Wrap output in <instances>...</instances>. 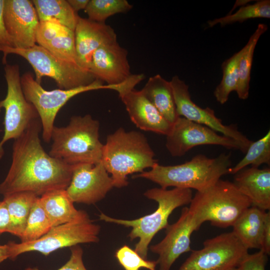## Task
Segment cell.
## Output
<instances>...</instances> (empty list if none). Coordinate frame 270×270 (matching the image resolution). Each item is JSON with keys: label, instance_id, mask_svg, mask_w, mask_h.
Returning <instances> with one entry per match:
<instances>
[{"label": "cell", "instance_id": "1", "mask_svg": "<svg viewBox=\"0 0 270 270\" xmlns=\"http://www.w3.org/2000/svg\"><path fill=\"white\" fill-rule=\"evenodd\" d=\"M40 118L32 121L22 134L14 140L12 163L0 184V194L30 192L40 197L54 190L68 186L75 165L50 156L41 144Z\"/></svg>", "mask_w": 270, "mask_h": 270}, {"label": "cell", "instance_id": "2", "mask_svg": "<svg viewBox=\"0 0 270 270\" xmlns=\"http://www.w3.org/2000/svg\"><path fill=\"white\" fill-rule=\"evenodd\" d=\"M154 156L142 133L120 128L107 136L101 162L111 174L114 187L122 188L128 185L129 174L141 173L157 164Z\"/></svg>", "mask_w": 270, "mask_h": 270}, {"label": "cell", "instance_id": "3", "mask_svg": "<svg viewBox=\"0 0 270 270\" xmlns=\"http://www.w3.org/2000/svg\"><path fill=\"white\" fill-rule=\"evenodd\" d=\"M231 166L230 154L224 152L214 158L198 154L190 161L178 165L162 166L157 163L150 170L133 178L148 180L164 189L172 186L200 192L214 185L222 176L229 174Z\"/></svg>", "mask_w": 270, "mask_h": 270}, {"label": "cell", "instance_id": "4", "mask_svg": "<svg viewBox=\"0 0 270 270\" xmlns=\"http://www.w3.org/2000/svg\"><path fill=\"white\" fill-rule=\"evenodd\" d=\"M144 195L158 204L156 210L150 214L131 220L114 218L102 212L98 217L100 220L131 228L128 236L130 240L139 238L134 250L148 260V246L153 238L168 226V219L172 212L180 206L190 204L193 196L190 189L176 188L171 190L152 188L146 190Z\"/></svg>", "mask_w": 270, "mask_h": 270}, {"label": "cell", "instance_id": "5", "mask_svg": "<svg viewBox=\"0 0 270 270\" xmlns=\"http://www.w3.org/2000/svg\"><path fill=\"white\" fill-rule=\"evenodd\" d=\"M99 131L100 122L91 115L73 116L66 126H54L48 154L72 165L98 164L104 146Z\"/></svg>", "mask_w": 270, "mask_h": 270}, {"label": "cell", "instance_id": "6", "mask_svg": "<svg viewBox=\"0 0 270 270\" xmlns=\"http://www.w3.org/2000/svg\"><path fill=\"white\" fill-rule=\"evenodd\" d=\"M252 204L233 182L220 179L208 188L196 192L188 208L198 230L205 222L220 228L232 226Z\"/></svg>", "mask_w": 270, "mask_h": 270}, {"label": "cell", "instance_id": "7", "mask_svg": "<svg viewBox=\"0 0 270 270\" xmlns=\"http://www.w3.org/2000/svg\"><path fill=\"white\" fill-rule=\"evenodd\" d=\"M3 53L2 63L7 64L9 54L20 56L33 68L35 80L40 84L42 78L49 77L56 82L59 88L69 90L87 86L96 79L91 73L79 66L61 60L38 45L28 48H19L0 45Z\"/></svg>", "mask_w": 270, "mask_h": 270}, {"label": "cell", "instance_id": "8", "mask_svg": "<svg viewBox=\"0 0 270 270\" xmlns=\"http://www.w3.org/2000/svg\"><path fill=\"white\" fill-rule=\"evenodd\" d=\"M20 84L26 100L36 109L42 124L44 140H51L52 130L57 114L60 109L72 98L86 92L98 90H113L114 86L104 84L95 80L91 84L69 90L60 88L48 90L38 83L30 72L20 76Z\"/></svg>", "mask_w": 270, "mask_h": 270}, {"label": "cell", "instance_id": "9", "mask_svg": "<svg viewBox=\"0 0 270 270\" xmlns=\"http://www.w3.org/2000/svg\"><path fill=\"white\" fill-rule=\"evenodd\" d=\"M100 226L90 219L68 222L52 227L41 238L26 242H10L9 259L14 260L20 254L36 252L44 256L67 247L80 244L96 243L100 240Z\"/></svg>", "mask_w": 270, "mask_h": 270}, {"label": "cell", "instance_id": "10", "mask_svg": "<svg viewBox=\"0 0 270 270\" xmlns=\"http://www.w3.org/2000/svg\"><path fill=\"white\" fill-rule=\"evenodd\" d=\"M4 71L7 92L5 98L0 100V110L3 108L5 112L4 134L0 142V160L4 154V144L20 137L32 121L40 118L34 106L24 96L19 66L6 64Z\"/></svg>", "mask_w": 270, "mask_h": 270}, {"label": "cell", "instance_id": "11", "mask_svg": "<svg viewBox=\"0 0 270 270\" xmlns=\"http://www.w3.org/2000/svg\"><path fill=\"white\" fill-rule=\"evenodd\" d=\"M231 232L206 240L203 247L192 250L178 270H232L248 254Z\"/></svg>", "mask_w": 270, "mask_h": 270}, {"label": "cell", "instance_id": "12", "mask_svg": "<svg viewBox=\"0 0 270 270\" xmlns=\"http://www.w3.org/2000/svg\"><path fill=\"white\" fill-rule=\"evenodd\" d=\"M166 136V148L174 157L182 156L192 148L201 145H218L242 152L241 145L236 140L182 116L172 124Z\"/></svg>", "mask_w": 270, "mask_h": 270}, {"label": "cell", "instance_id": "13", "mask_svg": "<svg viewBox=\"0 0 270 270\" xmlns=\"http://www.w3.org/2000/svg\"><path fill=\"white\" fill-rule=\"evenodd\" d=\"M172 86L176 112L179 116L206 126L222 134L232 138L241 145L246 153L252 141L238 131L234 124L225 125L216 116L214 111L208 108H203L191 99L188 86L177 76L170 81Z\"/></svg>", "mask_w": 270, "mask_h": 270}, {"label": "cell", "instance_id": "14", "mask_svg": "<svg viewBox=\"0 0 270 270\" xmlns=\"http://www.w3.org/2000/svg\"><path fill=\"white\" fill-rule=\"evenodd\" d=\"M114 187L111 176L100 162L76 164L66 190L74 203L92 204L104 199Z\"/></svg>", "mask_w": 270, "mask_h": 270}, {"label": "cell", "instance_id": "15", "mask_svg": "<svg viewBox=\"0 0 270 270\" xmlns=\"http://www.w3.org/2000/svg\"><path fill=\"white\" fill-rule=\"evenodd\" d=\"M166 236L159 242L150 247L158 256L156 260L159 270H170L172 264L184 253L192 252L190 237L198 230L188 213V208L182 210L178 220L166 228Z\"/></svg>", "mask_w": 270, "mask_h": 270}, {"label": "cell", "instance_id": "16", "mask_svg": "<svg viewBox=\"0 0 270 270\" xmlns=\"http://www.w3.org/2000/svg\"><path fill=\"white\" fill-rule=\"evenodd\" d=\"M4 16L14 48H28L36 44L40 21L32 0H5Z\"/></svg>", "mask_w": 270, "mask_h": 270}, {"label": "cell", "instance_id": "17", "mask_svg": "<svg viewBox=\"0 0 270 270\" xmlns=\"http://www.w3.org/2000/svg\"><path fill=\"white\" fill-rule=\"evenodd\" d=\"M128 50L117 41L102 45L93 54L90 72L106 84L118 85L132 74Z\"/></svg>", "mask_w": 270, "mask_h": 270}, {"label": "cell", "instance_id": "18", "mask_svg": "<svg viewBox=\"0 0 270 270\" xmlns=\"http://www.w3.org/2000/svg\"><path fill=\"white\" fill-rule=\"evenodd\" d=\"M74 32L78 64L89 72L96 50L102 45L117 41L116 34L110 26L80 16Z\"/></svg>", "mask_w": 270, "mask_h": 270}, {"label": "cell", "instance_id": "19", "mask_svg": "<svg viewBox=\"0 0 270 270\" xmlns=\"http://www.w3.org/2000/svg\"><path fill=\"white\" fill-rule=\"evenodd\" d=\"M132 122L142 130L166 136L169 122L144 96L141 90H129L118 94Z\"/></svg>", "mask_w": 270, "mask_h": 270}, {"label": "cell", "instance_id": "20", "mask_svg": "<svg viewBox=\"0 0 270 270\" xmlns=\"http://www.w3.org/2000/svg\"><path fill=\"white\" fill-rule=\"evenodd\" d=\"M36 42L57 58L79 66L74 32L69 28L54 20L40 22Z\"/></svg>", "mask_w": 270, "mask_h": 270}, {"label": "cell", "instance_id": "21", "mask_svg": "<svg viewBox=\"0 0 270 270\" xmlns=\"http://www.w3.org/2000/svg\"><path fill=\"white\" fill-rule=\"evenodd\" d=\"M234 184L250 201L252 206L270 209V168L251 166L234 174Z\"/></svg>", "mask_w": 270, "mask_h": 270}, {"label": "cell", "instance_id": "22", "mask_svg": "<svg viewBox=\"0 0 270 270\" xmlns=\"http://www.w3.org/2000/svg\"><path fill=\"white\" fill-rule=\"evenodd\" d=\"M40 200L52 227L90 218L86 211L75 208L64 189L48 192Z\"/></svg>", "mask_w": 270, "mask_h": 270}, {"label": "cell", "instance_id": "23", "mask_svg": "<svg viewBox=\"0 0 270 270\" xmlns=\"http://www.w3.org/2000/svg\"><path fill=\"white\" fill-rule=\"evenodd\" d=\"M141 90L169 122L172 124L176 122L179 116L176 112L170 82L158 74L149 78Z\"/></svg>", "mask_w": 270, "mask_h": 270}, {"label": "cell", "instance_id": "24", "mask_svg": "<svg viewBox=\"0 0 270 270\" xmlns=\"http://www.w3.org/2000/svg\"><path fill=\"white\" fill-rule=\"evenodd\" d=\"M266 212L264 210L251 206L232 226V232L248 250L261 249Z\"/></svg>", "mask_w": 270, "mask_h": 270}, {"label": "cell", "instance_id": "25", "mask_svg": "<svg viewBox=\"0 0 270 270\" xmlns=\"http://www.w3.org/2000/svg\"><path fill=\"white\" fill-rule=\"evenodd\" d=\"M38 196L30 192H18L4 196L10 218L8 233L21 238L31 210Z\"/></svg>", "mask_w": 270, "mask_h": 270}, {"label": "cell", "instance_id": "26", "mask_svg": "<svg viewBox=\"0 0 270 270\" xmlns=\"http://www.w3.org/2000/svg\"><path fill=\"white\" fill-rule=\"evenodd\" d=\"M40 22L54 20L74 30L80 16L66 0H32Z\"/></svg>", "mask_w": 270, "mask_h": 270}, {"label": "cell", "instance_id": "27", "mask_svg": "<svg viewBox=\"0 0 270 270\" xmlns=\"http://www.w3.org/2000/svg\"><path fill=\"white\" fill-rule=\"evenodd\" d=\"M267 30L266 24H259L244 46V50L239 64L238 81L236 91L238 98L241 100H246L248 97L250 72L254 49L259 38Z\"/></svg>", "mask_w": 270, "mask_h": 270}, {"label": "cell", "instance_id": "28", "mask_svg": "<svg viewBox=\"0 0 270 270\" xmlns=\"http://www.w3.org/2000/svg\"><path fill=\"white\" fill-rule=\"evenodd\" d=\"M244 50V46L222 64V79L214 92L216 99L221 104H224L228 101L230 94L236 90L238 81L239 64Z\"/></svg>", "mask_w": 270, "mask_h": 270}, {"label": "cell", "instance_id": "29", "mask_svg": "<svg viewBox=\"0 0 270 270\" xmlns=\"http://www.w3.org/2000/svg\"><path fill=\"white\" fill-rule=\"evenodd\" d=\"M262 164H270V131L258 140L252 142L244 156L230 168L229 174H234L249 165L258 168Z\"/></svg>", "mask_w": 270, "mask_h": 270}, {"label": "cell", "instance_id": "30", "mask_svg": "<svg viewBox=\"0 0 270 270\" xmlns=\"http://www.w3.org/2000/svg\"><path fill=\"white\" fill-rule=\"evenodd\" d=\"M270 18V0H258L254 4L242 6L235 13L225 16L208 20L209 27L220 24L221 26L235 22H242L248 20L256 18Z\"/></svg>", "mask_w": 270, "mask_h": 270}, {"label": "cell", "instance_id": "31", "mask_svg": "<svg viewBox=\"0 0 270 270\" xmlns=\"http://www.w3.org/2000/svg\"><path fill=\"white\" fill-rule=\"evenodd\" d=\"M132 8L126 0H89L84 10L88 19L98 22L106 23L110 16L126 13Z\"/></svg>", "mask_w": 270, "mask_h": 270}, {"label": "cell", "instance_id": "32", "mask_svg": "<svg viewBox=\"0 0 270 270\" xmlns=\"http://www.w3.org/2000/svg\"><path fill=\"white\" fill-rule=\"evenodd\" d=\"M52 228L38 197L31 210L24 232L20 238L21 242L35 240L46 234Z\"/></svg>", "mask_w": 270, "mask_h": 270}, {"label": "cell", "instance_id": "33", "mask_svg": "<svg viewBox=\"0 0 270 270\" xmlns=\"http://www.w3.org/2000/svg\"><path fill=\"white\" fill-rule=\"evenodd\" d=\"M115 257L124 270H140L144 268L148 270H156V260H150L142 258L134 250L124 245L116 252Z\"/></svg>", "mask_w": 270, "mask_h": 270}, {"label": "cell", "instance_id": "34", "mask_svg": "<svg viewBox=\"0 0 270 270\" xmlns=\"http://www.w3.org/2000/svg\"><path fill=\"white\" fill-rule=\"evenodd\" d=\"M268 255L261 250L248 254L241 262L232 270H266Z\"/></svg>", "mask_w": 270, "mask_h": 270}, {"label": "cell", "instance_id": "35", "mask_svg": "<svg viewBox=\"0 0 270 270\" xmlns=\"http://www.w3.org/2000/svg\"><path fill=\"white\" fill-rule=\"evenodd\" d=\"M69 260L57 270H87L83 262V250L78 245L70 248ZM24 270H40L36 268L28 267Z\"/></svg>", "mask_w": 270, "mask_h": 270}, {"label": "cell", "instance_id": "36", "mask_svg": "<svg viewBox=\"0 0 270 270\" xmlns=\"http://www.w3.org/2000/svg\"><path fill=\"white\" fill-rule=\"evenodd\" d=\"M4 0H0V45L14 47L13 42L7 32L4 20Z\"/></svg>", "mask_w": 270, "mask_h": 270}, {"label": "cell", "instance_id": "37", "mask_svg": "<svg viewBox=\"0 0 270 270\" xmlns=\"http://www.w3.org/2000/svg\"><path fill=\"white\" fill-rule=\"evenodd\" d=\"M261 250L270 254V212H266L262 233Z\"/></svg>", "mask_w": 270, "mask_h": 270}, {"label": "cell", "instance_id": "38", "mask_svg": "<svg viewBox=\"0 0 270 270\" xmlns=\"http://www.w3.org/2000/svg\"><path fill=\"white\" fill-rule=\"evenodd\" d=\"M10 218L7 206L4 200L0 201V235L8 232Z\"/></svg>", "mask_w": 270, "mask_h": 270}, {"label": "cell", "instance_id": "39", "mask_svg": "<svg viewBox=\"0 0 270 270\" xmlns=\"http://www.w3.org/2000/svg\"><path fill=\"white\" fill-rule=\"evenodd\" d=\"M67 1L73 10L76 13L81 10H84L89 2V0H68Z\"/></svg>", "mask_w": 270, "mask_h": 270}, {"label": "cell", "instance_id": "40", "mask_svg": "<svg viewBox=\"0 0 270 270\" xmlns=\"http://www.w3.org/2000/svg\"><path fill=\"white\" fill-rule=\"evenodd\" d=\"M10 252L8 244L0 245V263L9 258Z\"/></svg>", "mask_w": 270, "mask_h": 270}, {"label": "cell", "instance_id": "41", "mask_svg": "<svg viewBox=\"0 0 270 270\" xmlns=\"http://www.w3.org/2000/svg\"></svg>", "mask_w": 270, "mask_h": 270}]
</instances>
